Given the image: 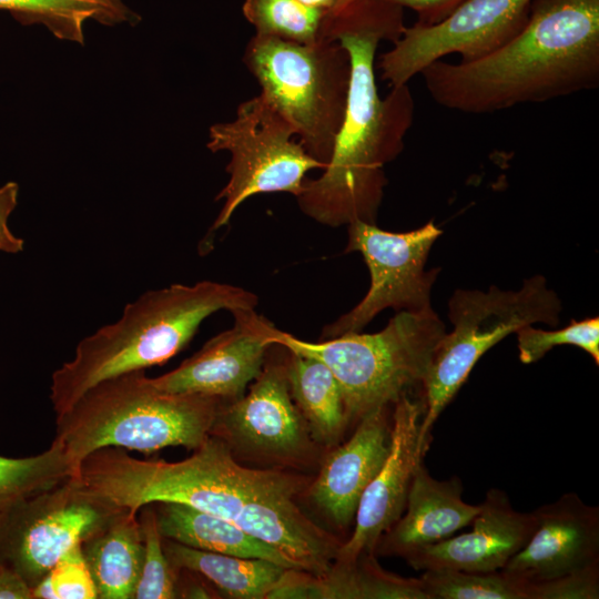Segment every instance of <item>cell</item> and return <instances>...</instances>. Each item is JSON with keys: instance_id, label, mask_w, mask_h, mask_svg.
I'll list each match as a JSON object with an SVG mask.
<instances>
[{"instance_id": "cell-1", "label": "cell", "mask_w": 599, "mask_h": 599, "mask_svg": "<svg viewBox=\"0 0 599 599\" xmlns=\"http://www.w3.org/2000/svg\"><path fill=\"white\" fill-rule=\"evenodd\" d=\"M79 478L119 508L139 511L146 504L171 501L217 516L275 547L294 569L315 576L331 568L343 544L301 508L309 477L245 466L213 436L179 461L101 448L82 460Z\"/></svg>"}, {"instance_id": "cell-2", "label": "cell", "mask_w": 599, "mask_h": 599, "mask_svg": "<svg viewBox=\"0 0 599 599\" xmlns=\"http://www.w3.org/2000/svg\"><path fill=\"white\" fill-rule=\"evenodd\" d=\"M405 27L404 8L386 0H352L328 19L326 38L347 50L351 81L332 158L317 179H305L296 196L316 222L375 224L387 184L384 166L403 151L415 109L408 84L379 97L375 55L382 41L394 43Z\"/></svg>"}, {"instance_id": "cell-3", "label": "cell", "mask_w": 599, "mask_h": 599, "mask_svg": "<svg viewBox=\"0 0 599 599\" xmlns=\"http://www.w3.org/2000/svg\"><path fill=\"white\" fill-rule=\"evenodd\" d=\"M432 99L486 114L592 90L599 84V0H532L510 41L469 62L437 60L420 73Z\"/></svg>"}, {"instance_id": "cell-4", "label": "cell", "mask_w": 599, "mask_h": 599, "mask_svg": "<svg viewBox=\"0 0 599 599\" xmlns=\"http://www.w3.org/2000/svg\"><path fill=\"white\" fill-rule=\"evenodd\" d=\"M257 302L247 290L212 281L142 294L116 322L80 341L73 358L54 370L50 400L55 416L104 379L167 362L213 313L255 309Z\"/></svg>"}, {"instance_id": "cell-5", "label": "cell", "mask_w": 599, "mask_h": 599, "mask_svg": "<svg viewBox=\"0 0 599 599\" xmlns=\"http://www.w3.org/2000/svg\"><path fill=\"white\" fill-rule=\"evenodd\" d=\"M222 400L155 388L144 370L104 379L55 416V436L75 475L93 451L116 447L144 454L196 449L209 437Z\"/></svg>"}, {"instance_id": "cell-6", "label": "cell", "mask_w": 599, "mask_h": 599, "mask_svg": "<svg viewBox=\"0 0 599 599\" xmlns=\"http://www.w3.org/2000/svg\"><path fill=\"white\" fill-rule=\"evenodd\" d=\"M445 332L444 323L430 308L397 312L377 333H347L317 343L273 325L270 341L324 363L342 388L349 424H357L416 388L423 392L433 352Z\"/></svg>"}, {"instance_id": "cell-7", "label": "cell", "mask_w": 599, "mask_h": 599, "mask_svg": "<svg viewBox=\"0 0 599 599\" xmlns=\"http://www.w3.org/2000/svg\"><path fill=\"white\" fill-rule=\"evenodd\" d=\"M243 62L260 94L291 124L307 154L326 166L346 113L347 50L333 40L302 44L255 34Z\"/></svg>"}, {"instance_id": "cell-8", "label": "cell", "mask_w": 599, "mask_h": 599, "mask_svg": "<svg viewBox=\"0 0 599 599\" xmlns=\"http://www.w3.org/2000/svg\"><path fill=\"white\" fill-rule=\"evenodd\" d=\"M560 312L558 295L547 287L541 275L526 280L517 291L491 286L487 292L457 290L453 294L448 303L453 331L445 332L436 344L423 383L424 414L418 433L423 456L434 424L479 358L526 325H558Z\"/></svg>"}, {"instance_id": "cell-9", "label": "cell", "mask_w": 599, "mask_h": 599, "mask_svg": "<svg viewBox=\"0 0 599 599\" xmlns=\"http://www.w3.org/2000/svg\"><path fill=\"white\" fill-rule=\"evenodd\" d=\"M209 138L210 151L231 154L229 182L215 197L224 203L212 231L229 224L253 195L286 192L296 197L306 173L325 167L295 141L294 129L261 94L243 101L232 121L213 124Z\"/></svg>"}, {"instance_id": "cell-10", "label": "cell", "mask_w": 599, "mask_h": 599, "mask_svg": "<svg viewBox=\"0 0 599 599\" xmlns=\"http://www.w3.org/2000/svg\"><path fill=\"white\" fill-rule=\"evenodd\" d=\"M121 509L71 476L10 510L0 525V568L17 572L33 588L70 548Z\"/></svg>"}, {"instance_id": "cell-11", "label": "cell", "mask_w": 599, "mask_h": 599, "mask_svg": "<svg viewBox=\"0 0 599 599\" xmlns=\"http://www.w3.org/2000/svg\"><path fill=\"white\" fill-rule=\"evenodd\" d=\"M277 355L271 346L248 392L220 404L210 436L222 440L234 456L267 468H301L315 460L318 445L290 393L288 349L278 344Z\"/></svg>"}, {"instance_id": "cell-12", "label": "cell", "mask_w": 599, "mask_h": 599, "mask_svg": "<svg viewBox=\"0 0 599 599\" xmlns=\"http://www.w3.org/2000/svg\"><path fill=\"white\" fill-rule=\"evenodd\" d=\"M441 230L429 221L409 232H388L376 224H348L346 252H359L369 270L370 285L364 298L349 312L324 327L321 339L359 333L386 308L397 312L430 309V291L437 268L425 264Z\"/></svg>"}, {"instance_id": "cell-13", "label": "cell", "mask_w": 599, "mask_h": 599, "mask_svg": "<svg viewBox=\"0 0 599 599\" xmlns=\"http://www.w3.org/2000/svg\"><path fill=\"white\" fill-rule=\"evenodd\" d=\"M532 0H467L443 21L405 27L393 48L379 57L382 80L408 84L428 64L449 54L461 62L480 59L518 34Z\"/></svg>"}, {"instance_id": "cell-14", "label": "cell", "mask_w": 599, "mask_h": 599, "mask_svg": "<svg viewBox=\"0 0 599 599\" xmlns=\"http://www.w3.org/2000/svg\"><path fill=\"white\" fill-rule=\"evenodd\" d=\"M234 325L217 334L173 370L150 377L152 385L163 392L195 394L233 402L261 373L273 343V324L255 309L232 312Z\"/></svg>"}, {"instance_id": "cell-15", "label": "cell", "mask_w": 599, "mask_h": 599, "mask_svg": "<svg viewBox=\"0 0 599 599\" xmlns=\"http://www.w3.org/2000/svg\"><path fill=\"white\" fill-rule=\"evenodd\" d=\"M423 414V397L404 395L393 405L388 455L364 490L354 530L341 545L335 560L353 561L363 554H375L382 535L404 512L414 471L424 458L418 446Z\"/></svg>"}, {"instance_id": "cell-16", "label": "cell", "mask_w": 599, "mask_h": 599, "mask_svg": "<svg viewBox=\"0 0 599 599\" xmlns=\"http://www.w3.org/2000/svg\"><path fill=\"white\" fill-rule=\"evenodd\" d=\"M535 527L501 569L528 582L547 581L599 567V508L568 493L534 510Z\"/></svg>"}, {"instance_id": "cell-17", "label": "cell", "mask_w": 599, "mask_h": 599, "mask_svg": "<svg viewBox=\"0 0 599 599\" xmlns=\"http://www.w3.org/2000/svg\"><path fill=\"white\" fill-rule=\"evenodd\" d=\"M471 525L470 531L423 547L405 560L415 570H501L529 539L535 515L514 509L505 491L491 488Z\"/></svg>"}, {"instance_id": "cell-18", "label": "cell", "mask_w": 599, "mask_h": 599, "mask_svg": "<svg viewBox=\"0 0 599 599\" xmlns=\"http://www.w3.org/2000/svg\"><path fill=\"white\" fill-rule=\"evenodd\" d=\"M392 415L379 408L364 416L353 435L332 447L305 496L339 529L354 522L359 499L390 448Z\"/></svg>"}, {"instance_id": "cell-19", "label": "cell", "mask_w": 599, "mask_h": 599, "mask_svg": "<svg viewBox=\"0 0 599 599\" xmlns=\"http://www.w3.org/2000/svg\"><path fill=\"white\" fill-rule=\"evenodd\" d=\"M405 514L382 535L376 556L407 558L418 549L451 537L471 525L480 505L463 499L461 480L432 477L420 460L414 471L408 490Z\"/></svg>"}, {"instance_id": "cell-20", "label": "cell", "mask_w": 599, "mask_h": 599, "mask_svg": "<svg viewBox=\"0 0 599 599\" xmlns=\"http://www.w3.org/2000/svg\"><path fill=\"white\" fill-rule=\"evenodd\" d=\"M426 599L420 578L384 570L375 554L334 560L321 576L286 569L266 599Z\"/></svg>"}, {"instance_id": "cell-21", "label": "cell", "mask_w": 599, "mask_h": 599, "mask_svg": "<svg viewBox=\"0 0 599 599\" xmlns=\"http://www.w3.org/2000/svg\"><path fill=\"white\" fill-rule=\"evenodd\" d=\"M81 549L99 599H133L144 552L139 511L122 508Z\"/></svg>"}, {"instance_id": "cell-22", "label": "cell", "mask_w": 599, "mask_h": 599, "mask_svg": "<svg viewBox=\"0 0 599 599\" xmlns=\"http://www.w3.org/2000/svg\"><path fill=\"white\" fill-rule=\"evenodd\" d=\"M151 504L156 512L160 534L165 539L204 551L265 559L286 569H294L292 562L275 547L225 519L184 504Z\"/></svg>"}, {"instance_id": "cell-23", "label": "cell", "mask_w": 599, "mask_h": 599, "mask_svg": "<svg viewBox=\"0 0 599 599\" xmlns=\"http://www.w3.org/2000/svg\"><path fill=\"white\" fill-rule=\"evenodd\" d=\"M287 380L292 399L314 441L328 448L338 445L351 424L342 388L332 370L317 358L288 351Z\"/></svg>"}, {"instance_id": "cell-24", "label": "cell", "mask_w": 599, "mask_h": 599, "mask_svg": "<svg viewBox=\"0 0 599 599\" xmlns=\"http://www.w3.org/2000/svg\"><path fill=\"white\" fill-rule=\"evenodd\" d=\"M163 548L176 571L201 576L220 597L266 599L286 570L270 560L204 551L165 538Z\"/></svg>"}, {"instance_id": "cell-25", "label": "cell", "mask_w": 599, "mask_h": 599, "mask_svg": "<svg viewBox=\"0 0 599 599\" xmlns=\"http://www.w3.org/2000/svg\"><path fill=\"white\" fill-rule=\"evenodd\" d=\"M0 9L21 23L43 24L57 38L81 44L88 20L111 26L138 19L125 0H0Z\"/></svg>"}, {"instance_id": "cell-26", "label": "cell", "mask_w": 599, "mask_h": 599, "mask_svg": "<svg viewBox=\"0 0 599 599\" xmlns=\"http://www.w3.org/2000/svg\"><path fill=\"white\" fill-rule=\"evenodd\" d=\"M77 476L62 446H51L34 456L11 458L0 455V525L20 501L51 489Z\"/></svg>"}, {"instance_id": "cell-27", "label": "cell", "mask_w": 599, "mask_h": 599, "mask_svg": "<svg viewBox=\"0 0 599 599\" xmlns=\"http://www.w3.org/2000/svg\"><path fill=\"white\" fill-rule=\"evenodd\" d=\"M243 14L260 35L302 44L326 39L329 12L298 0H245Z\"/></svg>"}, {"instance_id": "cell-28", "label": "cell", "mask_w": 599, "mask_h": 599, "mask_svg": "<svg viewBox=\"0 0 599 599\" xmlns=\"http://www.w3.org/2000/svg\"><path fill=\"white\" fill-rule=\"evenodd\" d=\"M426 599H528V582L502 570L469 572L439 568L419 577Z\"/></svg>"}, {"instance_id": "cell-29", "label": "cell", "mask_w": 599, "mask_h": 599, "mask_svg": "<svg viewBox=\"0 0 599 599\" xmlns=\"http://www.w3.org/2000/svg\"><path fill=\"white\" fill-rule=\"evenodd\" d=\"M139 520L142 527L144 552L133 599L176 598L177 571L165 556L163 537L158 527L153 504H146L139 509Z\"/></svg>"}, {"instance_id": "cell-30", "label": "cell", "mask_w": 599, "mask_h": 599, "mask_svg": "<svg viewBox=\"0 0 599 599\" xmlns=\"http://www.w3.org/2000/svg\"><path fill=\"white\" fill-rule=\"evenodd\" d=\"M519 359L532 364L550 349L560 345H573L588 353L599 364V318L571 319L570 324L556 331H545L526 325L516 331Z\"/></svg>"}, {"instance_id": "cell-31", "label": "cell", "mask_w": 599, "mask_h": 599, "mask_svg": "<svg viewBox=\"0 0 599 599\" xmlns=\"http://www.w3.org/2000/svg\"><path fill=\"white\" fill-rule=\"evenodd\" d=\"M33 599H98L81 542L70 548L32 588Z\"/></svg>"}, {"instance_id": "cell-32", "label": "cell", "mask_w": 599, "mask_h": 599, "mask_svg": "<svg viewBox=\"0 0 599 599\" xmlns=\"http://www.w3.org/2000/svg\"><path fill=\"white\" fill-rule=\"evenodd\" d=\"M528 592L529 599H597L599 567L547 581L528 582Z\"/></svg>"}, {"instance_id": "cell-33", "label": "cell", "mask_w": 599, "mask_h": 599, "mask_svg": "<svg viewBox=\"0 0 599 599\" xmlns=\"http://www.w3.org/2000/svg\"><path fill=\"white\" fill-rule=\"evenodd\" d=\"M19 185L7 182L0 186V251L8 254H18L24 248V240L14 235L8 224L10 214L18 203Z\"/></svg>"}, {"instance_id": "cell-34", "label": "cell", "mask_w": 599, "mask_h": 599, "mask_svg": "<svg viewBox=\"0 0 599 599\" xmlns=\"http://www.w3.org/2000/svg\"><path fill=\"white\" fill-rule=\"evenodd\" d=\"M352 0H345V4ZM396 3L403 8H410L417 13V21L415 23L422 26L436 24L449 14H451L457 8H459L467 0H386Z\"/></svg>"}, {"instance_id": "cell-35", "label": "cell", "mask_w": 599, "mask_h": 599, "mask_svg": "<svg viewBox=\"0 0 599 599\" xmlns=\"http://www.w3.org/2000/svg\"><path fill=\"white\" fill-rule=\"evenodd\" d=\"M0 599H33L32 588L17 572L0 568Z\"/></svg>"}, {"instance_id": "cell-36", "label": "cell", "mask_w": 599, "mask_h": 599, "mask_svg": "<svg viewBox=\"0 0 599 599\" xmlns=\"http://www.w3.org/2000/svg\"><path fill=\"white\" fill-rule=\"evenodd\" d=\"M302 3L321 9L323 11L335 13L345 6V0H298Z\"/></svg>"}]
</instances>
